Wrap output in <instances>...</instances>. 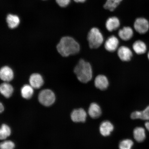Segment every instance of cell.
<instances>
[{
	"label": "cell",
	"mask_w": 149,
	"mask_h": 149,
	"mask_svg": "<svg viewBox=\"0 0 149 149\" xmlns=\"http://www.w3.org/2000/svg\"><path fill=\"white\" fill-rule=\"evenodd\" d=\"M11 134V130L6 124H3L0 128V139L3 140L10 136Z\"/></svg>",
	"instance_id": "cell-23"
},
{
	"label": "cell",
	"mask_w": 149,
	"mask_h": 149,
	"mask_svg": "<svg viewBox=\"0 0 149 149\" xmlns=\"http://www.w3.org/2000/svg\"><path fill=\"white\" fill-rule=\"evenodd\" d=\"M56 100L54 93L49 89L41 91L38 96L39 102L42 105L48 107L54 103Z\"/></svg>",
	"instance_id": "cell-4"
},
{
	"label": "cell",
	"mask_w": 149,
	"mask_h": 149,
	"mask_svg": "<svg viewBox=\"0 0 149 149\" xmlns=\"http://www.w3.org/2000/svg\"><path fill=\"white\" fill-rule=\"evenodd\" d=\"M134 28L138 33L141 34H144L148 30L149 22L145 18H138L136 19L134 23Z\"/></svg>",
	"instance_id": "cell-5"
},
{
	"label": "cell",
	"mask_w": 149,
	"mask_h": 149,
	"mask_svg": "<svg viewBox=\"0 0 149 149\" xmlns=\"http://www.w3.org/2000/svg\"><path fill=\"white\" fill-rule=\"evenodd\" d=\"M6 21L8 27L11 29L16 28L20 23V19L16 15L9 14L6 18Z\"/></svg>",
	"instance_id": "cell-20"
},
{
	"label": "cell",
	"mask_w": 149,
	"mask_h": 149,
	"mask_svg": "<svg viewBox=\"0 0 149 149\" xmlns=\"http://www.w3.org/2000/svg\"><path fill=\"white\" fill-rule=\"evenodd\" d=\"M134 143L132 139H125L121 141L119 144L120 149H132Z\"/></svg>",
	"instance_id": "cell-24"
},
{
	"label": "cell",
	"mask_w": 149,
	"mask_h": 149,
	"mask_svg": "<svg viewBox=\"0 0 149 149\" xmlns=\"http://www.w3.org/2000/svg\"><path fill=\"white\" fill-rule=\"evenodd\" d=\"M133 31L131 27H125L119 31L118 35L123 40L127 41L133 36Z\"/></svg>",
	"instance_id": "cell-17"
},
{
	"label": "cell",
	"mask_w": 149,
	"mask_h": 149,
	"mask_svg": "<svg viewBox=\"0 0 149 149\" xmlns=\"http://www.w3.org/2000/svg\"><path fill=\"white\" fill-rule=\"evenodd\" d=\"M74 72L77 79L81 82L88 83L92 79L93 70L90 63L83 59L80 60L74 69Z\"/></svg>",
	"instance_id": "cell-2"
},
{
	"label": "cell",
	"mask_w": 149,
	"mask_h": 149,
	"mask_svg": "<svg viewBox=\"0 0 149 149\" xmlns=\"http://www.w3.org/2000/svg\"><path fill=\"white\" fill-rule=\"evenodd\" d=\"M119 42L118 38L114 36L109 37L106 40L105 48L108 51L113 52L115 51L118 47Z\"/></svg>",
	"instance_id": "cell-13"
},
{
	"label": "cell",
	"mask_w": 149,
	"mask_h": 149,
	"mask_svg": "<svg viewBox=\"0 0 149 149\" xmlns=\"http://www.w3.org/2000/svg\"><path fill=\"white\" fill-rule=\"evenodd\" d=\"M117 54L120 60L124 61H130L133 55L131 50L125 46H121L118 48Z\"/></svg>",
	"instance_id": "cell-9"
},
{
	"label": "cell",
	"mask_w": 149,
	"mask_h": 149,
	"mask_svg": "<svg viewBox=\"0 0 149 149\" xmlns=\"http://www.w3.org/2000/svg\"><path fill=\"white\" fill-rule=\"evenodd\" d=\"M132 120H141L149 121V105L142 111H135L130 115Z\"/></svg>",
	"instance_id": "cell-8"
},
{
	"label": "cell",
	"mask_w": 149,
	"mask_h": 149,
	"mask_svg": "<svg viewBox=\"0 0 149 149\" xmlns=\"http://www.w3.org/2000/svg\"><path fill=\"white\" fill-rule=\"evenodd\" d=\"M122 0H107L104 5V8L112 12L120 4Z\"/></svg>",
	"instance_id": "cell-22"
},
{
	"label": "cell",
	"mask_w": 149,
	"mask_h": 149,
	"mask_svg": "<svg viewBox=\"0 0 149 149\" xmlns=\"http://www.w3.org/2000/svg\"><path fill=\"white\" fill-rule=\"evenodd\" d=\"M33 87L30 85H25L22 87L21 93L22 97L28 100L32 97L33 94Z\"/></svg>",
	"instance_id": "cell-21"
},
{
	"label": "cell",
	"mask_w": 149,
	"mask_h": 149,
	"mask_svg": "<svg viewBox=\"0 0 149 149\" xmlns=\"http://www.w3.org/2000/svg\"><path fill=\"white\" fill-rule=\"evenodd\" d=\"M133 136L134 139L136 142H143L146 138V129L143 127H136L134 129Z\"/></svg>",
	"instance_id": "cell-7"
},
{
	"label": "cell",
	"mask_w": 149,
	"mask_h": 149,
	"mask_svg": "<svg viewBox=\"0 0 149 149\" xmlns=\"http://www.w3.org/2000/svg\"><path fill=\"white\" fill-rule=\"evenodd\" d=\"M30 84L33 88L39 89L43 85L44 79L40 74L35 73L31 76L29 78Z\"/></svg>",
	"instance_id": "cell-12"
},
{
	"label": "cell",
	"mask_w": 149,
	"mask_h": 149,
	"mask_svg": "<svg viewBox=\"0 0 149 149\" xmlns=\"http://www.w3.org/2000/svg\"><path fill=\"white\" fill-rule=\"evenodd\" d=\"M148 59H149V52L148 53Z\"/></svg>",
	"instance_id": "cell-30"
},
{
	"label": "cell",
	"mask_w": 149,
	"mask_h": 149,
	"mask_svg": "<svg viewBox=\"0 0 149 149\" xmlns=\"http://www.w3.org/2000/svg\"><path fill=\"white\" fill-rule=\"evenodd\" d=\"M144 125L145 129L149 132V121H146Z\"/></svg>",
	"instance_id": "cell-27"
},
{
	"label": "cell",
	"mask_w": 149,
	"mask_h": 149,
	"mask_svg": "<svg viewBox=\"0 0 149 149\" xmlns=\"http://www.w3.org/2000/svg\"><path fill=\"white\" fill-rule=\"evenodd\" d=\"M13 92V87L10 84L5 82L0 85V93L5 97L9 98L10 97Z\"/></svg>",
	"instance_id": "cell-16"
},
{
	"label": "cell",
	"mask_w": 149,
	"mask_h": 149,
	"mask_svg": "<svg viewBox=\"0 0 149 149\" xmlns=\"http://www.w3.org/2000/svg\"><path fill=\"white\" fill-rule=\"evenodd\" d=\"M74 1L77 3H83L86 0H74Z\"/></svg>",
	"instance_id": "cell-29"
},
{
	"label": "cell",
	"mask_w": 149,
	"mask_h": 149,
	"mask_svg": "<svg viewBox=\"0 0 149 149\" xmlns=\"http://www.w3.org/2000/svg\"><path fill=\"white\" fill-rule=\"evenodd\" d=\"M57 49L61 55L67 57L77 54L80 51V47L79 44L74 38L65 36L61 39L57 46Z\"/></svg>",
	"instance_id": "cell-1"
},
{
	"label": "cell",
	"mask_w": 149,
	"mask_h": 149,
	"mask_svg": "<svg viewBox=\"0 0 149 149\" xmlns=\"http://www.w3.org/2000/svg\"><path fill=\"white\" fill-rule=\"evenodd\" d=\"M114 129V127L109 121H104L100 126V131L101 134L106 137L109 136Z\"/></svg>",
	"instance_id": "cell-14"
},
{
	"label": "cell",
	"mask_w": 149,
	"mask_h": 149,
	"mask_svg": "<svg viewBox=\"0 0 149 149\" xmlns=\"http://www.w3.org/2000/svg\"><path fill=\"white\" fill-rule=\"evenodd\" d=\"M87 40L89 46L92 49L99 47L104 41L103 36L99 30L97 28H93L89 31Z\"/></svg>",
	"instance_id": "cell-3"
},
{
	"label": "cell",
	"mask_w": 149,
	"mask_h": 149,
	"mask_svg": "<svg viewBox=\"0 0 149 149\" xmlns=\"http://www.w3.org/2000/svg\"><path fill=\"white\" fill-rule=\"evenodd\" d=\"M134 51L137 54H142L146 52L147 47L145 43L140 40L136 41L133 44Z\"/></svg>",
	"instance_id": "cell-19"
},
{
	"label": "cell",
	"mask_w": 149,
	"mask_h": 149,
	"mask_svg": "<svg viewBox=\"0 0 149 149\" xmlns=\"http://www.w3.org/2000/svg\"><path fill=\"white\" fill-rule=\"evenodd\" d=\"M15 144L13 141H6L0 143V149H14Z\"/></svg>",
	"instance_id": "cell-25"
},
{
	"label": "cell",
	"mask_w": 149,
	"mask_h": 149,
	"mask_svg": "<svg viewBox=\"0 0 149 149\" xmlns=\"http://www.w3.org/2000/svg\"><path fill=\"white\" fill-rule=\"evenodd\" d=\"M56 1L59 6L63 7H66L69 5L70 0H56Z\"/></svg>",
	"instance_id": "cell-26"
},
{
	"label": "cell",
	"mask_w": 149,
	"mask_h": 149,
	"mask_svg": "<svg viewBox=\"0 0 149 149\" xmlns=\"http://www.w3.org/2000/svg\"><path fill=\"white\" fill-rule=\"evenodd\" d=\"M94 84L97 88L100 90H105L109 86V80L105 75L100 74L97 76L95 79Z\"/></svg>",
	"instance_id": "cell-11"
},
{
	"label": "cell",
	"mask_w": 149,
	"mask_h": 149,
	"mask_svg": "<svg viewBox=\"0 0 149 149\" xmlns=\"http://www.w3.org/2000/svg\"><path fill=\"white\" fill-rule=\"evenodd\" d=\"M87 116L86 112L82 108L74 110L70 115L72 120L75 123L85 122L86 120Z\"/></svg>",
	"instance_id": "cell-6"
},
{
	"label": "cell",
	"mask_w": 149,
	"mask_h": 149,
	"mask_svg": "<svg viewBox=\"0 0 149 149\" xmlns=\"http://www.w3.org/2000/svg\"><path fill=\"white\" fill-rule=\"evenodd\" d=\"M88 113L91 118L94 119L98 118L102 114L101 108L98 104L93 102L89 106Z\"/></svg>",
	"instance_id": "cell-15"
},
{
	"label": "cell",
	"mask_w": 149,
	"mask_h": 149,
	"mask_svg": "<svg viewBox=\"0 0 149 149\" xmlns=\"http://www.w3.org/2000/svg\"><path fill=\"white\" fill-rule=\"evenodd\" d=\"M120 22L116 17H112L107 20L106 23V27L109 31L115 30L120 27Z\"/></svg>",
	"instance_id": "cell-18"
},
{
	"label": "cell",
	"mask_w": 149,
	"mask_h": 149,
	"mask_svg": "<svg viewBox=\"0 0 149 149\" xmlns=\"http://www.w3.org/2000/svg\"><path fill=\"white\" fill-rule=\"evenodd\" d=\"M14 74L13 70L7 66L2 67L0 69V79L5 82H9L13 79Z\"/></svg>",
	"instance_id": "cell-10"
},
{
	"label": "cell",
	"mask_w": 149,
	"mask_h": 149,
	"mask_svg": "<svg viewBox=\"0 0 149 149\" xmlns=\"http://www.w3.org/2000/svg\"><path fill=\"white\" fill-rule=\"evenodd\" d=\"M4 107L1 102H0V113H2L4 111Z\"/></svg>",
	"instance_id": "cell-28"
}]
</instances>
